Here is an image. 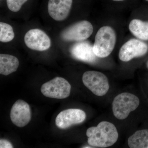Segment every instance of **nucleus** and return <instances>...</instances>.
Masks as SVG:
<instances>
[{
    "label": "nucleus",
    "mask_w": 148,
    "mask_h": 148,
    "mask_svg": "<svg viewBox=\"0 0 148 148\" xmlns=\"http://www.w3.org/2000/svg\"><path fill=\"white\" fill-rule=\"evenodd\" d=\"M86 114L84 111L77 109H70L61 111L56 119V126L65 129L84 121Z\"/></svg>",
    "instance_id": "obj_9"
},
{
    "label": "nucleus",
    "mask_w": 148,
    "mask_h": 148,
    "mask_svg": "<svg viewBox=\"0 0 148 148\" xmlns=\"http://www.w3.org/2000/svg\"><path fill=\"white\" fill-rule=\"evenodd\" d=\"M93 31L92 24L84 20L66 28L61 33V37L67 41H81L88 38L92 35Z\"/></svg>",
    "instance_id": "obj_6"
},
{
    "label": "nucleus",
    "mask_w": 148,
    "mask_h": 148,
    "mask_svg": "<svg viewBox=\"0 0 148 148\" xmlns=\"http://www.w3.org/2000/svg\"><path fill=\"white\" fill-rule=\"evenodd\" d=\"M146 1H147L148 2V0H146Z\"/></svg>",
    "instance_id": "obj_21"
},
{
    "label": "nucleus",
    "mask_w": 148,
    "mask_h": 148,
    "mask_svg": "<svg viewBox=\"0 0 148 148\" xmlns=\"http://www.w3.org/2000/svg\"><path fill=\"white\" fill-rule=\"evenodd\" d=\"M130 148H148V130H139L128 138Z\"/></svg>",
    "instance_id": "obj_15"
},
{
    "label": "nucleus",
    "mask_w": 148,
    "mask_h": 148,
    "mask_svg": "<svg viewBox=\"0 0 148 148\" xmlns=\"http://www.w3.org/2000/svg\"><path fill=\"white\" fill-rule=\"evenodd\" d=\"M14 33L13 28L9 24L1 22L0 23V41L7 42L13 39Z\"/></svg>",
    "instance_id": "obj_16"
},
{
    "label": "nucleus",
    "mask_w": 148,
    "mask_h": 148,
    "mask_svg": "<svg viewBox=\"0 0 148 148\" xmlns=\"http://www.w3.org/2000/svg\"><path fill=\"white\" fill-rule=\"evenodd\" d=\"M32 118L31 109L29 104L22 100L14 104L10 111V119L14 124L18 127H23L29 123Z\"/></svg>",
    "instance_id": "obj_10"
},
{
    "label": "nucleus",
    "mask_w": 148,
    "mask_h": 148,
    "mask_svg": "<svg viewBox=\"0 0 148 148\" xmlns=\"http://www.w3.org/2000/svg\"><path fill=\"white\" fill-rule=\"evenodd\" d=\"M129 28L131 33L138 38L148 40V21L133 19L130 23Z\"/></svg>",
    "instance_id": "obj_14"
},
{
    "label": "nucleus",
    "mask_w": 148,
    "mask_h": 148,
    "mask_svg": "<svg viewBox=\"0 0 148 148\" xmlns=\"http://www.w3.org/2000/svg\"><path fill=\"white\" fill-rule=\"evenodd\" d=\"M72 55L79 61L94 63L97 56L94 53L93 46L87 42H81L74 45L71 49Z\"/></svg>",
    "instance_id": "obj_12"
},
{
    "label": "nucleus",
    "mask_w": 148,
    "mask_h": 148,
    "mask_svg": "<svg viewBox=\"0 0 148 148\" xmlns=\"http://www.w3.org/2000/svg\"><path fill=\"white\" fill-rule=\"evenodd\" d=\"M73 0H49L48 12L51 17L57 21L65 20L71 9Z\"/></svg>",
    "instance_id": "obj_11"
},
{
    "label": "nucleus",
    "mask_w": 148,
    "mask_h": 148,
    "mask_svg": "<svg viewBox=\"0 0 148 148\" xmlns=\"http://www.w3.org/2000/svg\"><path fill=\"white\" fill-rule=\"evenodd\" d=\"M148 51V45L140 40L132 39L121 47L119 56L121 61L128 62L133 58L145 55Z\"/></svg>",
    "instance_id": "obj_7"
},
{
    "label": "nucleus",
    "mask_w": 148,
    "mask_h": 148,
    "mask_svg": "<svg viewBox=\"0 0 148 148\" xmlns=\"http://www.w3.org/2000/svg\"><path fill=\"white\" fill-rule=\"evenodd\" d=\"M28 0H7L8 7L13 12H17L20 10L22 5Z\"/></svg>",
    "instance_id": "obj_17"
},
{
    "label": "nucleus",
    "mask_w": 148,
    "mask_h": 148,
    "mask_svg": "<svg viewBox=\"0 0 148 148\" xmlns=\"http://www.w3.org/2000/svg\"><path fill=\"white\" fill-rule=\"evenodd\" d=\"M147 68L148 69V61H147Z\"/></svg>",
    "instance_id": "obj_20"
},
{
    "label": "nucleus",
    "mask_w": 148,
    "mask_h": 148,
    "mask_svg": "<svg viewBox=\"0 0 148 148\" xmlns=\"http://www.w3.org/2000/svg\"><path fill=\"white\" fill-rule=\"evenodd\" d=\"M116 36L112 28L104 26L98 30L95 36L93 46L94 53L98 58H106L114 50Z\"/></svg>",
    "instance_id": "obj_2"
},
{
    "label": "nucleus",
    "mask_w": 148,
    "mask_h": 148,
    "mask_svg": "<svg viewBox=\"0 0 148 148\" xmlns=\"http://www.w3.org/2000/svg\"><path fill=\"white\" fill-rule=\"evenodd\" d=\"M139 98L136 95L128 92H123L117 95L112 103L114 116L117 119L124 120L130 113L135 110L140 105Z\"/></svg>",
    "instance_id": "obj_3"
},
{
    "label": "nucleus",
    "mask_w": 148,
    "mask_h": 148,
    "mask_svg": "<svg viewBox=\"0 0 148 148\" xmlns=\"http://www.w3.org/2000/svg\"><path fill=\"white\" fill-rule=\"evenodd\" d=\"M19 61L15 56L7 54H0V74L7 76L16 71Z\"/></svg>",
    "instance_id": "obj_13"
},
{
    "label": "nucleus",
    "mask_w": 148,
    "mask_h": 148,
    "mask_svg": "<svg viewBox=\"0 0 148 148\" xmlns=\"http://www.w3.org/2000/svg\"><path fill=\"white\" fill-rule=\"evenodd\" d=\"M115 1H124V0H112Z\"/></svg>",
    "instance_id": "obj_19"
},
{
    "label": "nucleus",
    "mask_w": 148,
    "mask_h": 148,
    "mask_svg": "<svg viewBox=\"0 0 148 148\" xmlns=\"http://www.w3.org/2000/svg\"><path fill=\"white\" fill-rule=\"evenodd\" d=\"M24 42L27 47L33 50L44 51L50 48L51 42L49 37L42 30H29L24 36Z\"/></svg>",
    "instance_id": "obj_8"
},
{
    "label": "nucleus",
    "mask_w": 148,
    "mask_h": 148,
    "mask_svg": "<svg viewBox=\"0 0 148 148\" xmlns=\"http://www.w3.org/2000/svg\"><path fill=\"white\" fill-rule=\"evenodd\" d=\"M71 84L65 79L56 77L42 86L41 91L48 98L63 99L68 98L71 91Z\"/></svg>",
    "instance_id": "obj_4"
},
{
    "label": "nucleus",
    "mask_w": 148,
    "mask_h": 148,
    "mask_svg": "<svg viewBox=\"0 0 148 148\" xmlns=\"http://www.w3.org/2000/svg\"><path fill=\"white\" fill-rule=\"evenodd\" d=\"M88 143L92 147L106 148L116 143L119 134L116 127L111 123L102 121L96 127H89L86 131Z\"/></svg>",
    "instance_id": "obj_1"
},
{
    "label": "nucleus",
    "mask_w": 148,
    "mask_h": 148,
    "mask_svg": "<svg viewBox=\"0 0 148 148\" xmlns=\"http://www.w3.org/2000/svg\"><path fill=\"white\" fill-rule=\"evenodd\" d=\"M0 148H12L13 147L11 143L8 140L1 139L0 140Z\"/></svg>",
    "instance_id": "obj_18"
},
{
    "label": "nucleus",
    "mask_w": 148,
    "mask_h": 148,
    "mask_svg": "<svg viewBox=\"0 0 148 148\" xmlns=\"http://www.w3.org/2000/svg\"><path fill=\"white\" fill-rule=\"evenodd\" d=\"M82 81L84 85L97 96L106 95L110 88L108 78L101 72H86L83 75Z\"/></svg>",
    "instance_id": "obj_5"
}]
</instances>
